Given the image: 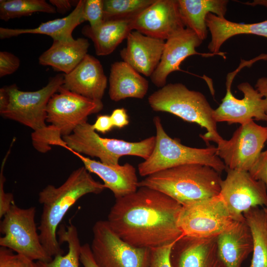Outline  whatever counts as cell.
<instances>
[{
    "mask_svg": "<svg viewBox=\"0 0 267 267\" xmlns=\"http://www.w3.org/2000/svg\"><path fill=\"white\" fill-rule=\"evenodd\" d=\"M84 16L91 29H95L104 22L103 0H85Z\"/></svg>",
    "mask_w": 267,
    "mask_h": 267,
    "instance_id": "32",
    "label": "cell"
},
{
    "mask_svg": "<svg viewBox=\"0 0 267 267\" xmlns=\"http://www.w3.org/2000/svg\"><path fill=\"white\" fill-rule=\"evenodd\" d=\"M89 45L88 40L83 38L72 42L53 40L50 47L40 56L39 62L64 74H68L88 54Z\"/></svg>",
    "mask_w": 267,
    "mask_h": 267,
    "instance_id": "24",
    "label": "cell"
},
{
    "mask_svg": "<svg viewBox=\"0 0 267 267\" xmlns=\"http://www.w3.org/2000/svg\"><path fill=\"white\" fill-rule=\"evenodd\" d=\"M35 12L55 14V8L44 0H0V19L5 21Z\"/></svg>",
    "mask_w": 267,
    "mask_h": 267,
    "instance_id": "30",
    "label": "cell"
},
{
    "mask_svg": "<svg viewBox=\"0 0 267 267\" xmlns=\"http://www.w3.org/2000/svg\"><path fill=\"white\" fill-rule=\"evenodd\" d=\"M66 149L91 157H97L104 164L119 165V159L126 155L137 156L146 160L151 154L156 142L155 136L137 142L101 137L92 129V125L85 122L73 132L63 136Z\"/></svg>",
    "mask_w": 267,
    "mask_h": 267,
    "instance_id": "7",
    "label": "cell"
},
{
    "mask_svg": "<svg viewBox=\"0 0 267 267\" xmlns=\"http://www.w3.org/2000/svg\"><path fill=\"white\" fill-rule=\"evenodd\" d=\"M16 267H41L37 262L30 260L28 258L17 254Z\"/></svg>",
    "mask_w": 267,
    "mask_h": 267,
    "instance_id": "42",
    "label": "cell"
},
{
    "mask_svg": "<svg viewBox=\"0 0 267 267\" xmlns=\"http://www.w3.org/2000/svg\"><path fill=\"white\" fill-rule=\"evenodd\" d=\"M80 261L84 267H100L94 259L90 246L88 243L82 245Z\"/></svg>",
    "mask_w": 267,
    "mask_h": 267,
    "instance_id": "38",
    "label": "cell"
},
{
    "mask_svg": "<svg viewBox=\"0 0 267 267\" xmlns=\"http://www.w3.org/2000/svg\"><path fill=\"white\" fill-rule=\"evenodd\" d=\"M105 187L84 166L73 171L59 186L48 184L39 194L43 211L38 227L41 243L49 256L63 255L57 239L58 227L69 209L84 195L99 194Z\"/></svg>",
    "mask_w": 267,
    "mask_h": 267,
    "instance_id": "3",
    "label": "cell"
},
{
    "mask_svg": "<svg viewBox=\"0 0 267 267\" xmlns=\"http://www.w3.org/2000/svg\"><path fill=\"white\" fill-rule=\"evenodd\" d=\"M17 254L9 248L0 247V267H16Z\"/></svg>",
    "mask_w": 267,
    "mask_h": 267,
    "instance_id": "39",
    "label": "cell"
},
{
    "mask_svg": "<svg viewBox=\"0 0 267 267\" xmlns=\"http://www.w3.org/2000/svg\"><path fill=\"white\" fill-rule=\"evenodd\" d=\"M20 64L19 58L12 53L0 52V77L11 75L16 72Z\"/></svg>",
    "mask_w": 267,
    "mask_h": 267,
    "instance_id": "35",
    "label": "cell"
},
{
    "mask_svg": "<svg viewBox=\"0 0 267 267\" xmlns=\"http://www.w3.org/2000/svg\"><path fill=\"white\" fill-rule=\"evenodd\" d=\"M15 138L12 141L10 148L7 151L5 156L2 160L1 165L0 172V218L3 217L5 214L9 210L12 205L15 203L13 195L11 193L6 192L4 189V183L5 181V178L4 176L3 171L6 162L9 156L11 147L14 141Z\"/></svg>",
    "mask_w": 267,
    "mask_h": 267,
    "instance_id": "33",
    "label": "cell"
},
{
    "mask_svg": "<svg viewBox=\"0 0 267 267\" xmlns=\"http://www.w3.org/2000/svg\"><path fill=\"white\" fill-rule=\"evenodd\" d=\"M202 42L193 31L186 27L170 37L165 41L160 63L150 77L152 83L158 88L163 87L166 85L168 76L172 72L179 70L182 62L189 56L200 55L207 57L219 55L196 51V48Z\"/></svg>",
    "mask_w": 267,
    "mask_h": 267,
    "instance_id": "16",
    "label": "cell"
},
{
    "mask_svg": "<svg viewBox=\"0 0 267 267\" xmlns=\"http://www.w3.org/2000/svg\"><path fill=\"white\" fill-rule=\"evenodd\" d=\"M266 144H267V141H266Z\"/></svg>",
    "mask_w": 267,
    "mask_h": 267,
    "instance_id": "44",
    "label": "cell"
},
{
    "mask_svg": "<svg viewBox=\"0 0 267 267\" xmlns=\"http://www.w3.org/2000/svg\"><path fill=\"white\" fill-rule=\"evenodd\" d=\"M90 248L100 267H148L151 250L133 246L122 240L107 221H97L92 227Z\"/></svg>",
    "mask_w": 267,
    "mask_h": 267,
    "instance_id": "10",
    "label": "cell"
},
{
    "mask_svg": "<svg viewBox=\"0 0 267 267\" xmlns=\"http://www.w3.org/2000/svg\"><path fill=\"white\" fill-rule=\"evenodd\" d=\"M36 208H21L14 203L3 217L0 231V246L33 261L49 262L40 240L35 222Z\"/></svg>",
    "mask_w": 267,
    "mask_h": 267,
    "instance_id": "9",
    "label": "cell"
},
{
    "mask_svg": "<svg viewBox=\"0 0 267 267\" xmlns=\"http://www.w3.org/2000/svg\"><path fill=\"white\" fill-rule=\"evenodd\" d=\"M220 174L209 166L185 164L148 176L139 181L138 187L162 192L184 206L218 195Z\"/></svg>",
    "mask_w": 267,
    "mask_h": 267,
    "instance_id": "4",
    "label": "cell"
},
{
    "mask_svg": "<svg viewBox=\"0 0 267 267\" xmlns=\"http://www.w3.org/2000/svg\"><path fill=\"white\" fill-rule=\"evenodd\" d=\"M148 102L154 111L168 112L205 128L207 132L200 136L207 144L213 141L218 144L223 140L217 131L214 109L201 92L181 83L169 84L152 93Z\"/></svg>",
    "mask_w": 267,
    "mask_h": 267,
    "instance_id": "5",
    "label": "cell"
},
{
    "mask_svg": "<svg viewBox=\"0 0 267 267\" xmlns=\"http://www.w3.org/2000/svg\"><path fill=\"white\" fill-rule=\"evenodd\" d=\"M103 107L102 101L88 98L61 86L48 102L46 122L57 128L62 136L68 135Z\"/></svg>",
    "mask_w": 267,
    "mask_h": 267,
    "instance_id": "13",
    "label": "cell"
},
{
    "mask_svg": "<svg viewBox=\"0 0 267 267\" xmlns=\"http://www.w3.org/2000/svg\"><path fill=\"white\" fill-rule=\"evenodd\" d=\"M107 84V79L100 62L87 54L71 72L64 74L61 87L88 98L102 101Z\"/></svg>",
    "mask_w": 267,
    "mask_h": 267,
    "instance_id": "18",
    "label": "cell"
},
{
    "mask_svg": "<svg viewBox=\"0 0 267 267\" xmlns=\"http://www.w3.org/2000/svg\"><path fill=\"white\" fill-rule=\"evenodd\" d=\"M133 31L131 19L105 20L95 29L86 25L82 34L93 42L96 54L104 56L113 52Z\"/></svg>",
    "mask_w": 267,
    "mask_h": 267,
    "instance_id": "27",
    "label": "cell"
},
{
    "mask_svg": "<svg viewBox=\"0 0 267 267\" xmlns=\"http://www.w3.org/2000/svg\"><path fill=\"white\" fill-rule=\"evenodd\" d=\"M127 46L120 51L123 61L139 73L151 77L159 65L165 41L134 30L127 38Z\"/></svg>",
    "mask_w": 267,
    "mask_h": 267,
    "instance_id": "19",
    "label": "cell"
},
{
    "mask_svg": "<svg viewBox=\"0 0 267 267\" xmlns=\"http://www.w3.org/2000/svg\"><path fill=\"white\" fill-rule=\"evenodd\" d=\"M131 26L133 30L165 41L185 28L178 0H155L131 19Z\"/></svg>",
    "mask_w": 267,
    "mask_h": 267,
    "instance_id": "15",
    "label": "cell"
},
{
    "mask_svg": "<svg viewBox=\"0 0 267 267\" xmlns=\"http://www.w3.org/2000/svg\"><path fill=\"white\" fill-rule=\"evenodd\" d=\"M57 235L60 244L66 242L68 252L65 255L55 256L49 262L37 261L41 267H79L81 245L77 228L72 223L62 224L58 229Z\"/></svg>",
    "mask_w": 267,
    "mask_h": 267,
    "instance_id": "29",
    "label": "cell"
},
{
    "mask_svg": "<svg viewBox=\"0 0 267 267\" xmlns=\"http://www.w3.org/2000/svg\"><path fill=\"white\" fill-rule=\"evenodd\" d=\"M264 210L265 211L266 215H267V205L264 208H263Z\"/></svg>",
    "mask_w": 267,
    "mask_h": 267,
    "instance_id": "43",
    "label": "cell"
},
{
    "mask_svg": "<svg viewBox=\"0 0 267 267\" xmlns=\"http://www.w3.org/2000/svg\"><path fill=\"white\" fill-rule=\"evenodd\" d=\"M108 94L115 102L127 98H143L146 94L148 81L124 61L111 66Z\"/></svg>",
    "mask_w": 267,
    "mask_h": 267,
    "instance_id": "23",
    "label": "cell"
},
{
    "mask_svg": "<svg viewBox=\"0 0 267 267\" xmlns=\"http://www.w3.org/2000/svg\"><path fill=\"white\" fill-rule=\"evenodd\" d=\"M110 118L113 127L119 129L128 126L130 123L127 111L124 108L114 109L110 115Z\"/></svg>",
    "mask_w": 267,
    "mask_h": 267,
    "instance_id": "37",
    "label": "cell"
},
{
    "mask_svg": "<svg viewBox=\"0 0 267 267\" xmlns=\"http://www.w3.org/2000/svg\"><path fill=\"white\" fill-rule=\"evenodd\" d=\"M267 140V127L254 120L241 125L229 140L218 144L217 155L226 169L249 171L262 152Z\"/></svg>",
    "mask_w": 267,
    "mask_h": 267,
    "instance_id": "12",
    "label": "cell"
},
{
    "mask_svg": "<svg viewBox=\"0 0 267 267\" xmlns=\"http://www.w3.org/2000/svg\"><path fill=\"white\" fill-rule=\"evenodd\" d=\"M113 127L110 116L101 115L97 117L95 123L92 125V129L103 134L110 131Z\"/></svg>",
    "mask_w": 267,
    "mask_h": 267,
    "instance_id": "40",
    "label": "cell"
},
{
    "mask_svg": "<svg viewBox=\"0 0 267 267\" xmlns=\"http://www.w3.org/2000/svg\"><path fill=\"white\" fill-rule=\"evenodd\" d=\"M71 152L80 159L90 173L95 174L102 180L105 188L110 189L116 199L131 194L138 188L136 169L131 164L107 165L78 153Z\"/></svg>",
    "mask_w": 267,
    "mask_h": 267,
    "instance_id": "20",
    "label": "cell"
},
{
    "mask_svg": "<svg viewBox=\"0 0 267 267\" xmlns=\"http://www.w3.org/2000/svg\"><path fill=\"white\" fill-rule=\"evenodd\" d=\"M244 66L241 63L226 77V94L219 106L214 109V116L217 123L242 125L254 119L267 122V77L259 78L255 88L248 82L238 85V89L244 94L241 99L236 98L231 92L234 77Z\"/></svg>",
    "mask_w": 267,
    "mask_h": 267,
    "instance_id": "8",
    "label": "cell"
},
{
    "mask_svg": "<svg viewBox=\"0 0 267 267\" xmlns=\"http://www.w3.org/2000/svg\"><path fill=\"white\" fill-rule=\"evenodd\" d=\"M155 0H104V20L132 19Z\"/></svg>",
    "mask_w": 267,
    "mask_h": 267,
    "instance_id": "31",
    "label": "cell"
},
{
    "mask_svg": "<svg viewBox=\"0 0 267 267\" xmlns=\"http://www.w3.org/2000/svg\"><path fill=\"white\" fill-rule=\"evenodd\" d=\"M243 215L253 241L250 267H267V215L259 207L250 209Z\"/></svg>",
    "mask_w": 267,
    "mask_h": 267,
    "instance_id": "28",
    "label": "cell"
},
{
    "mask_svg": "<svg viewBox=\"0 0 267 267\" xmlns=\"http://www.w3.org/2000/svg\"><path fill=\"white\" fill-rule=\"evenodd\" d=\"M217 240L218 236H182L172 247V267H225L219 256Z\"/></svg>",
    "mask_w": 267,
    "mask_h": 267,
    "instance_id": "17",
    "label": "cell"
},
{
    "mask_svg": "<svg viewBox=\"0 0 267 267\" xmlns=\"http://www.w3.org/2000/svg\"><path fill=\"white\" fill-rule=\"evenodd\" d=\"M63 80L64 74H57L50 78L45 86L33 91L21 90L15 84L5 87L8 101L5 107L0 110V115L33 130V145L41 153L48 152L52 145L64 148L67 146L60 132L45 123L49 100L62 85Z\"/></svg>",
    "mask_w": 267,
    "mask_h": 267,
    "instance_id": "2",
    "label": "cell"
},
{
    "mask_svg": "<svg viewBox=\"0 0 267 267\" xmlns=\"http://www.w3.org/2000/svg\"><path fill=\"white\" fill-rule=\"evenodd\" d=\"M182 20L186 28L193 31L202 41L207 36L206 18L212 13L225 17L227 0H178Z\"/></svg>",
    "mask_w": 267,
    "mask_h": 267,
    "instance_id": "26",
    "label": "cell"
},
{
    "mask_svg": "<svg viewBox=\"0 0 267 267\" xmlns=\"http://www.w3.org/2000/svg\"><path fill=\"white\" fill-rule=\"evenodd\" d=\"M237 221L219 194L182 206L178 226L183 236L210 237L218 236Z\"/></svg>",
    "mask_w": 267,
    "mask_h": 267,
    "instance_id": "11",
    "label": "cell"
},
{
    "mask_svg": "<svg viewBox=\"0 0 267 267\" xmlns=\"http://www.w3.org/2000/svg\"><path fill=\"white\" fill-rule=\"evenodd\" d=\"M226 171L219 195L237 220H244L243 213L252 208L267 205V188L262 181L255 179L248 171Z\"/></svg>",
    "mask_w": 267,
    "mask_h": 267,
    "instance_id": "14",
    "label": "cell"
},
{
    "mask_svg": "<svg viewBox=\"0 0 267 267\" xmlns=\"http://www.w3.org/2000/svg\"><path fill=\"white\" fill-rule=\"evenodd\" d=\"M206 23L211 35V40L208 46L209 50L224 58L225 53L220 52V48L232 37L251 34L267 38V20L251 24L238 23L210 13L206 17Z\"/></svg>",
    "mask_w": 267,
    "mask_h": 267,
    "instance_id": "25",
    "label": "cell"
},
{
    "mask_svg": "<svg viewBox=\"0 0 267 267\" xmlns=\"http://www.w3.org/2000/svg\"><path fill=\"white\" fill-rule=\"evenodd\" d=\"M85 0L78 1L73 10L66 16L42 23L37 27L30 29L0 28V38L5 39L22 34H42L50 36L53 40L72 42L75 39L74 30L86 21L84 16Z\"/></svg>",
    "mask_w": 267,
    "mask_h": 267,
    "instance_id": "22",
    "label": "cell"
},
{
    "mask_svg": "<svg viewBox=\"0 0 267 267\" xmlns=\"http://www.w3.org/2000/svg\"><path fill=\"white\" fill-rule=\"evenodd\" d=\"M182 205L157 190L139 187L116 199L106 220L128 244L153 249L177 241L183 235L178 226Z\"/></svg>",
    "mask_w": 267,
    "mask_h": 267,
    "instance_id": "1",
    "label": "cell"
},
{
    "mask_svg": "<svg viewBox=\"0 0 267 267\" xmlns=\"http://www.w3.org/2000/svg\"><path fill=\"white\" fill-rule=\"evenodd\" d=\"M156 142L148 159L138 165L139 175L147 177L154 173L180 165L200 164L209 166L221 173L226 170L223 162L217 155V147L197 148L185 146L177 138L166 133L159 116L153 118Z\"/></svg>",
    "mask_w": 267,
    "mask_h": 267,
    "instance_id": "6",
    "label": "cell"
},
{
    "mask_svg": "<svg viewBox=\"0 0 267 267\" xmlns=\"http://www.w3.org/2000/svg\"><path fill=\"white\" fill-rule=\"evenodd\" d=\"M248 172L255 179L262 181L267 188V150L261 152Z\"/></svg>",
    "mask_w": 267,
    "mask_h": 267,
    "instance_id": "36",
    "label": "cell"
},
{
    "mask_svg": "<svg viewBox=\"0 0 267 267\" xmlns=\"http://www.w3.org/2000/svg\"><path fill=\"white\" fill-rule=\"evenodd\" d=\"M176 242L150 249V258L148 267H172L170 256L172 247Z\"/></svg>",
    "mask_w": 267,
    "mask_h": 267,
    "instance_id": "34",
    "label": "cell"
},
{
    "mask_svg": "<svg viewBox=\"0 0 267 267\" xmlns=\"http://www.w3.org/2000/svg\"><path fill=\"white\" fill-rule=\"evenodd\" d=\"M73 1L69 0H50L49 3L56 9V12L60 13L67 12L72 7Z\"/></svg>",
    "mask_w": 267,
    "mask_h": 267,
    "instance_id": "41",
    "label": "cell"
},
{
    "mask_svg": "<svg viewBox=\"0 0 267 267\" xmlns=\"http://www.w3.org/2000/svg\"><path fill=\"white\" fill-rule=\"evenodd\" d=\"M218 250L225 267H241L253 251V241L245 220L235 222L218 236Z\"/></svg>",
    "mask_w": 267,
    "mask_h": 267,
    "instance_id": "21",
    "label": "cell"
}]
</instances>
